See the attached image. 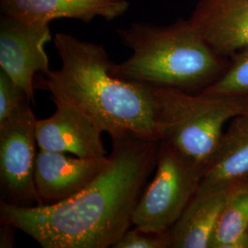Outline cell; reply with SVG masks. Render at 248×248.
Segmentation results:
<instances>
[{"label":"cell","instance_id":"14","mask_svg":"<svg viewBox=\"0 0 248 248\" xmlns=\"http://www.w3.org/2000/svg\"><path fill=\"white\" fill-rule=\"evenodd\" d=\"M211 248H248V182L232 188L217 222Z\"/></svg>","mask_w":248,"mask_h":248},{"label":"cell","instance_id":"12","mask_svg":"<svg viewBox=\"0 0 248 248\" xmlns=\"http://www.w3.org/2000/svg\"><path fill=\"white\" fill-rule=\"evenodd\" d=\"M233 187L198 190L169 230L170 248H211L217 222Z\"/></svg>","mask_w":248,"mask_h":248},{"label":"cell","instance_id":"4","mask_svg":"<svg viewBox=\"0 0 248 248\" xmlns=\"http://www.w3.org/2000/svg\"><path fill=\"white\" fill-rule=\"evenodd\" d=\"M154 88L160 141L177 151L203 177L225 125L236 116L248 113V96Z\"/></svg>","mask_w":248,"mask_h":248},{"label":"cell","instance_id":"7","mask_svg":"<svg viewBox=\"0 0 248 248\" xmlns=\"http://www.w3.org/2000/svg\"><path fill=\"white\" fill-rule=\"evenodd\" d=\"M52 40L49 23H25L2 15L0 67L35 104V78L50 71L45 46Z\"/></svg>","mask_w":248,"mask_h":248},{"label":"cell","instance_id":"3","mask_svg":"<svg viewBox=\"0 0 248 248\" xmlns=\"http://www.w3.org/2000/svg\"><path fill=\"white\" fill-rule=\"evenodd\" d=\"M132 55L113 63L117 76L153 87L201 92L218 79L229 61L215 53L189 19L169 26L135 22L117 29Z\"/></svg>","mask_w":248,"mask_h":248},{"label":"cell","instance_id":"2","mask_svg":"<svg viewBox=\"0 0 248 248\" xmlns=\"http://www.w3.org/2000/svg\"><path fill=\"white\" fill-rule=\"evenodd\" d=\"M53 42L61 66L43 75L41 83L55 105L78 109L111 139L133 135L160 141L153 86L117 76L102 45L62 32Z\"/></svg>","mask_w":248,"mask_h":248},{"label":"cell","instance_id":"1","mask_svg":"<svg viewBox=\"0 0 248 248\" xmlns=\"http://www.w3.org/2000/svg\"><path fill=\"white\" fill-rule=\"evenodd\" d=\"M109 164L89 186L50 205L1 202L0 219L44 248H112L133 225L134 210L155 171L159 141L112 138Z\"/></svg>","mask_w":248,"mask_h":248},{"label":"cell","instance_id":"15","mask_svg":"<svg viewBox=\"0 0 248 248\" xmlns=\"http://www.w3.org/2000/svg\"><path fill=\"white\" fill-rule=\"evenodd\" d=\"M201 92L218 95L248 96V48L230 57L229 64L222 76Z\"/></svg>","mask_w":248,"mask_h":248},{"label":"cell","instance_id":"6","mask_svg":"<svg viewBox=\"0 0 248 248\" xmlns=\"http://www.w3.org/2000/svg\"><path fill=\"white\" fill-rule=\"evenodd\" d=\"M31 104L0 124L1 202L18 207L40 205L34 181L37 119Z\"/></svg>","mask_w":248,"mask_h":248},{"label":"cell","instance_id":"13","mask_svg":"<svg viewBox=\"0 0 248 248\" xmlns=\"http://www.w3.org/2000/svg\"><path fill=\"white\" fill-rule=\"evenodd\" d=\"M248 182V113L236 116L224 130L198 190Z\"/></svg>","mask_w":248,"mask_h":248},{"label":"cell","instance_id":"8","mask_svg":"<svg viewBox=\"0 0 248 248\" xmlns=\"http://www.w3.org/2000/svg\"><path fill=\"white\" fill-rule=\"evenodd\" d=\"M109 164V156L72 157L66 153L38 151L34 169L40 205L58 203L78 194Z\"/></svg>","mask_w":248,"mask_h":248},{"label":"cell","instance_id":"11","mask_svg":"<svg viewBox=\"0 0 248 248\" xmlns=\"http://www.w3.org/2000/svg\"><path fill=\"white\" fill-rule=\"evenodd\" d=\"M2 15L25 23H49L57 18L89 23L101 17L112 20L129 8L126 0H0Z\"/></svg>","mask_w":248,"mask_h":248},{"label":"cell","instance_id":"5","mask_svg":"<svg viewBox=\"0 0 248 248\" xmlns=\"http://www.w3.org/2000/svg\"><path fill=\"white\" fill-rule=\"evenodd\" d=\"M202 177L177 151L159 141L155 176L136 205L133 226L153 232H169L197 193Z\"/></svg>","mask_w":248,"mask_h":248},{"label":"cell","instance_id":"10","mask_svg":"<svg viewBox=\"0 0 248 248\" xmlns=\"http://www.w3.org/2000/svg\"><path fill=\"white\" fill-rule=\"evenodd\" d=\"M188 19L222 57L248 48V0H200Z\"/></svg>","mask_w":248,"mask_h":248},{"label":"cell","instance_id":"9","mask_svg":"<svg viewBox=\"0 0 248 248\" xmlns=\"http://www.w3.org/2000/svg\"><path fill=\"white\" fill-rule=\"evenodd\" d=\"M49 118L36 121L37 146L41 150L68 153L78 157L107 156L104 131L78 109L55 105Z\"/></svg>","mask_w":248,"mask_h":248},{"label":"cell","instance_id":"16","mask_svg":"<svg viewBox=\"0 0 248 248\" xmlns=\"http://www.w3.org/2000/svg\"><path fill=\"white\" fill-rule=\"evenodd\" d=\"M32 103L26 92L9 78L0 71V124L18 113L28 103Z\"/></svg>","mask_w":248,"mask_h":248},{"label":"cell","instance_id":"17","mask_svg":"<svg viewBox=\"0 0 248 248\" xmlns=\"http://www.w3.org/2000/svg\"><path fill=\"white\" fill-rule=\"evenodd\" d=\"M114 248H170L169 232H153L138 227L129 229L112 247Z\"/></svg>","mask_w":248,"mask_h":248},{"label":"cell","instance_id":"18","mask_svg":"<svg viewBox=\"0 0 248 248\" xmlns=\"http://www.w3.org/2000/svg\"><path fill=\"white\" fill-rule=\"evenodd\" d=\"M2 224L5 226V231H4V234L1 232L0 248H12L13 239H14V232L17 229L14 226L6 222H2Z\"/></svg>","mask_w":248,"mask_h":248}]
</instances>
